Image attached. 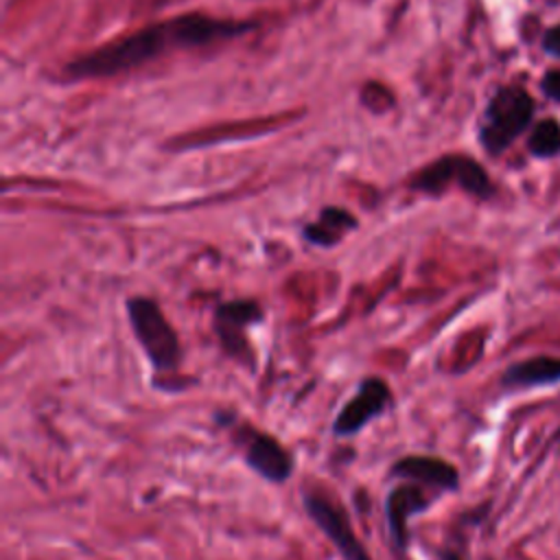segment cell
Returning a JSON list of instances; mask_svg holds the SVG:
<instances>
[{"label":"cell","instance_id":"6da1fadb","mask_svg":"<svg viewBox=\"0 0 560 560\" xmlns=\"http://www.w3.org/2000/svg\"><path fill=\"white\" fill-rule=\"evenodd\" d=\"M256 28V22L223 20L206 13H184L158 24L144 26L131 35L107 42L66 66V77L72 81L116 77L136 70L151 59L168 52L192 50L219 42L236 39Z\"/></svg>","mask_w":560,"mask_h":560},{"label":"cell","instance_id":"7a4b0ae2","mask_svg":"<svg viewBox=\"0 0 560 560\" xmlns=\"http://www.w3.org/2000/svg\"><path fill=\"white\" fill-rule=\"evenodd\" d=\"M534 98L521 85H503L488 101L479 118V142L490 155H501L534 118Z\"/></svg>","mask_w":560,"mask_h":560},{"label":"cell","instance_id":"3957f363","mask_svg":"<svg viewBox=\"0 0 560 560\" xmlns=\"http://www.w3.org/2000/svg\"><path fill=\"white\" fill-rule=\"evenodd\" d=\"M127 315L151 368L160 374L175 372L182 363V343L162 308L151 298L136 295L127 300Z\"/></svg>","mask_w":560,"mask_h":560},{"label":"cell","instance_id":"277c9868","mask_svg":"<svg viewBox=\"0 0 560 560\" xmlns=\"http://www.w3.org/2000/svg\"><path fill=\"white\" fill-rule=\"evenodd\" d=\"M457 186L459 190L477 197V199H490L494 197L497 188L486 173V168L462 153H448L433 162H429L424 168L416 171L407 179V188L424 195H442L448 188Z\"/></svg>","mask_w":560,"mask_h":560},{"label":"cell","instance_id":"5b68a950","mask_svg":"<svg viewBox=\"0 0 560 560\" xmlns=\"http://www.w3.org/2000/svg\"><path fill=\"white\" fill-rule=\"evenodd\" d=\"M302 505L306 516L319 527V532L330 540V545L339 551L343 560H372L370 551L354 534L352 523L337 499L313 488L302 494Z\"/></svg>","mask_w":560,"mask_h":560},{"label":"cell","instance_id":"8992f818","mask_svg":"<svg viewBox=\"0 0 560 560\" xmlns=\"http://www.w3.org/2000/svg\"><path fill=\"white\" fill-rule=\"evenodd\" d=\"M262 319V308L254 300H230L217 306L212 328L228 357L254 368V352L245 330Z\"/></svg>","mask_w":560,"mask_h":560},{"label":"cell","instance_id":"52a82bcc","mask_svg":"<svg viewBox=\"0 0 560 560\" xmlns=\"http://www.w3.org/2000/svg\"><path fill=\"white\" fill-rule=\"evenodd\" d=\"M394 402L389 385L378 378V376H365L354 396L346 400V405L339 409L335 422H332V433L337 438H352L361 429H365L374 418L383 416Z\"/></svg>","mask_w":560,"mask_h":560},{"label":"cell","instance_id":"ba28073f","mask_svg":"<svg viewBox=\"0 0 560 560\" xmlns=\"http://www.w3.org/2000/svg\"><path fill=\"white\" fill-rule=\"evenodd\" d=\"M236 440L243 444L245 464L258 477L271 483H284L293 475L295 459L291 451L282 442H278L271 433L245 429L236 435Z\"/></svg>","mask_w":560,"mask_h":560},{"label":"cell","instance_id":"9c48e42d","mask_svg":"<svg viewBox=\"0 0 560 560\" xmlns=\"http://www.w3.org/2000/svg\"><path fill=\"white\" fill-rule=\"evenodd\" d=\"M433 503V494L416 481L400 483L392 488L385 497V523L389 540L396 549L407 551L409 547V518L413 514L427 512Z\"/></svg>","mask_w":560,"mask_h":560},{"label":"cell","instance_id":"30bf717a","mask_svg":"<svg viewBox=\"0 0 560 560\" xmlns=\"http://www.w3.org/2000/svg\"><path fill=\"white\" fill-rule=\"evenodd\" d=\"M389 477L416 481L435 492H457V468L438 455H402L389 466Z\"/></svg>","mask_w":560,"mask_h":560},{"label":"cell","instance_id":"8fae6325","mask_svg":"<svg viewBox=\"0 0 560 560\" xmlns=\"http://www.w3.org/2000/svg\"><path fill=\"white\" fill-rule=\"evenodd\" d=\"M560 383V357H529L501 374L503 389H532Z\"/></svg>","mask_w":560,"mask_h":560},{"label":"cell","instance_id":"7c38bea8","mask_svg":"<svg viewBox=\"0 0 560 560\" xmlns=\"http://www.w3.org/2000/svg\"><path fill=\"white\" fill-rule=\"evenodd\" d=\"M357 228V219L354 214H350L348 210L343 208H337V206H328L319 212V217L304 225L302 230V236L317 245V247H332L335 243L341 241V236L348 232V230H354Z\"/></svg>","mask_w":560,"mask_h":560},{"label":"cell","instance_id":"4fadbf2b","mask_svg":"<svg viewBox=\"0 0 560 560\" xmlns=\"http://www.w3.org/2000/svg\"><path fill=\"white\" fill-rule=\"evenodd\" d=\"M527 149L534 158L547 160L560 155V122L553 118H545L534 125L527 138Z\"/></svg>","mask_w":560,"mask_h":560},{"label":"cell","instance_id":"5bb4252c","mask_svg":"<svg viewBox=\"0 0 560 560\" xmlns=\"http://www.w3.org/2000/svg\"><path fill=\"white\" fill-rule=\"evenodd\" d=\"M540 90L547 98L560 103V70H549L540 81Z\"/></svg>","mask_w":560,"mask_h":560},{"label":"cell","instance_id":"9a60e30c","mask_svg":"<svg viewBox=\"0 0 560 560\" xmlns=\"http://www.w3.org/2000/svg\"><path fill=\"white\" fill-rule=\"evenodd\" d=\"M542 50L553 55V57H560V24L551 26L545 35H542Z\"/></svg>","mask_w":560,"mask_h":560},{"label":"cell","instance_id":"2e32d148","mask_svg":"<svg viewBox=\"0 0 560 560\" xmlns=\"http://www.w3.org/2000/svg\"><path fill=\"white\" fill-rule=\"evenodd\" d=\"M438 560H462V558L453 549H440L438 551Z\"/></svg>","mask_w":560,"mask_h":560},{"label":"cell","instance_id":"e0dca14e","mask_svg":"<svg viewBox=\"0 0 560 560\" xmlns=\"http://www.w3.org/2000/svg\"><path fill=\"white\" fill-rule=\"evenodd\" d=\"M551 442H553V444H560V427H558V431H556V433H553V438H551Z\"/></svg>","mask_w":560,"mask_h":560}]
</instances>
